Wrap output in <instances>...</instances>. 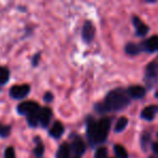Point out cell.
I'll return each instance as SVG.
<instances>
[{
    "label": "cell",
    "mask_w": 158,
    "mask_h": 158,
    "mask_svg": "<svg viewBox=\"0 0 158 158\" xmlns=\"http://www.w3.org/2000/svg\"><path fill=\"white\" fill-rule=\"evenodd\" d=\"M143 49L148 52H154L158 50V36H153L143 42Z\"/></svg>",
    "instance_id": "obj_11"
},
{
    "label": "cell",
    "mask_w": 158,
    "mask_h": 158,
    "mask_svg": "<svg viewBox=\"0 0 158 158\" xmlns=\"http://www.w3.org/2000/svg\"><path fill=\"white\" fill-rule=\"evenodd\" d=\"M145 78L150 86L157 81L158 79V63L156 61H153L146 66L145 70Z\"/></svg>",
    "instance_id": "obj_4"
},
{
    "label": "cell",
    "mask_w": 158,
    "mask_h": 158,
    "mask_svg": "<svg viewBox=\"0 0 158 158\" xmlns=\"http://www.w3.org/2000/svg\"><path fill=\"white\" fill-rule=\"evenodd\" d=\"M70 138H71V148L75 153V155L80 157L86 150L85 143L82 140V138L79 137L77 134H72Z\"/></svg>",
    "instance_id": "obj_5"
},
{
    "label": "cell",
    "mask_w": 158,
    "mask_h": 158,
    "mask_svg": "<svg viewBox=\"0 0 158 158\" xmlns=\"http://www.w3.org/2000/svg\"><path fill=\"white\" fill-rule=\"evenodd\" d=\"M127 124H128V119H127L126 117H121V118H118V120L116 121V124H115V131H116V132L123 131L127 127Z\"/></svg>",
    "instance_id": "obj_20"
},
{
    "label": "cell",
    "mask_w": 158,
    "mask_h": 158,
    "mask_svg": "<svg viewBox=\"0 0 158 158\" xmlns=\"http://www.w3.org/2000/svg\"><path fill=\"white\" fill-rule=\"evenodd\" d=\"M43 97H44V101L45 102H51L53 100V94L51 92H46Z\"/></svg>",
    "instance_id": "obj_24"
},
{
    "label": "cell",
    "mask_w": 158,
    "mask_h": 158,
    "mask_svg": "<svg viewBox=\"0 0 158 158\" xmlns=\"http://www.w3.org/2000/svg\"><path fill=\"white\" fill-rule=\"evenodd\" d=\"M158 112V107L156 105H151L145 107L141 113V117L145 120H152Z\"/></svg>",
    "instance_id": "obj_12"
},
{
    "label": "cell",
    "mask_w": 158,
    "mask_h": 158,
    "mask_svg": "<svg viewBox=\"0 0 158 158\" xmlns=\"http://www.w3.org/2000/svg\"><path fill=\"white\" fill-rule=\"evenodd\" d=\"M39 115H40V112H35V113H32V114H30L27 116V121H28V124H29L30 127H37L38 126V124L40 122Z\"/></svg>",
    "instance_id": "obj_17"
},
{
    "label": "cell",
    "mask_w": 158,
    "mask_h": 158,
    "mask_svg": "<svg viewBox=\"0 0 158 158\" xmlns=\"http://www.w3.org/2000/svg\"><path fill=\"white\" fill-rule=\"evenodd\" d=\"M132 22H133V25H135V32H137V35L139 36H144V35L148 34V27L143 23L140 17L138 16H133L132 19Z\"/></svg>",
    "instance_id": "obj_8"
},
{
    "label": "cell",
    "mask_w": 158,
    "mask_h": 158,
    "mask_svg": "<svg viewBox=\"0 0 158 158\" xmlns=\"http://www.w3.org/2000/svg\"><path fill=\"white\" fill-rule=\"evenodd\" d=\"M95 33H96V29H95V26L94 24L92 23L90 21H86L84 23V26H83V29H82V38L85 42H90L95 37Z\"/></svg>",
    "instance_id": "obj_7"
},
{
    "label": "cell",
    "mask_w": 158,
    "mask_h": 158,
    "mask_svg": "<svg viewBox=\"0 0 158 158\" xmlns=\"http://www.w3.org/2000/svg\"><path fill=\"white\" fill-rule=\"evenodd\" d=\"M111 126V119L108 117L101 118L99 121H95L93 118L87 120V138L92 145L97 143H102L106 140L109 130Z\"/></svg>",
    "instance_id": "obj_2"
},
{
    "label": "cell",
    "mask_w": 158,
    "mask_h": 158,
    "mask_svg": "<svg viewBox=\"0 0 158 158\" xmlns=\"http://www.w3.org/2000/svg\"><path fill=\"white\" fill-rule=\"evenodd\" d=\"M74 158H80V157H79V156H75Z\"/></svg>",
    "instance_id": "obj_27"
},
{
    "label": "cell",
    "mask_w": 158,
    "mask_h": 158,
    "mask_svg": "<svg viewBox=\"0 0 158 158\" xmlns=\"http://www.w3.org/2000/svg\"><path fill=\"white\" fill-rule=\"evenodd\" d=\"M128 92V95L132 99H141L145 95V89L143 87H140V86H133V87H130L128 88L127 90Z\"/></svg>",
    "instance_id": "obj_10"
},
{
    "label": "cell",
    "mask_w": 158,
    "mask_h": 158,
    "mask_svg": "<svg viewBox=\"0 0 158 158\" xmlns=\"http://www.w3.org/2000/svg\"><path fill=\"white\" fill-rule=\"evenodd\" d=\"M29 84H15L10 89V95L13 99H23L29 93Z\"/></svg>",
    "instance_id": "obj_6"
},
{
    "label": "cell",
    "mask_w": 158,
    "mask_h": 158,
    "mask_svg": "<svg viewBox=\"0 0 158 158\" xmlns=\"http://www.w3.org/2000/svg\"><path fill=\"white\" fill-rule=\"evenodd\" d=\"M129 101H130V97L128 95V92L122 88H117L109 92L104 101L96 105V110L99 113L121 111L128 106Z\"/></svg>",
    "instance_id": "obj_1"
},
{
    "label": "cell",
    "mask_w": 158,
    "mask_h": 158,
    "mask_svg": "<svg viewBox=\"0 0 158 158\" xmlns=\"http://www.w3.org/2000/svg\"><path fill=\"white\" fill-rule=\"evenodd\" d=\"M64 126L63 124H61L60 121H55L54 124L52 126V128H51L50 130V135L53 138H55V139H58V138L61 137V134L64 133Z\"/></svg>",
    "instance_id": "obj_13"
},
{
    "label": "cell",
    "mask_w": 158,
    "mask_h": 158,
    "mask_svg": "<svg viewBox=\"0 0 158 158\" xmlns=\"http://www.w3.org/2000/svg\"><path fill=\"white\" fill-rule=\"evenodd\" d=\"M10 131H11L10 126L0 124V137H2V138L8 137V135L10 134Z\"/></svg>",
    "instance_id": "obj_22"
},
{
    "label": "cell",
    "mask_w": 158,
    "mask_h": 158,
    "mask_svg": "<svg viewBox=\"0 0 158 158\" xmlns=\"http://www.w3.org/2000/svg\"><path fill=\"white\" fill-rule=\"evenodd\" d=\"M40 111H41V108H40L39 104L35 101L22 102V103L19 104V106H17V112L21 115H26V116L32 114V113L40 112Z\"/></svg>",
    "instance_id": "obj_3"
},
{
    "label": "cell",
    "mask_w": 158,
    "mask_h": 158,
    "mask_svg": "<svg viewBox=\"0 0 158 158\" xmlns=\"http://www.w3.org/2000/svg\"><path fill=\"white\" fill-rule=\"evenodd\" d=\"M95 158H108V150L106 147H99L95 153Z\"/></svg>",
    "instance_id": "obj_21"
},
{
    "label": "cell",
    "mask_w": 158,
    "mask_h": 158,
    "mask_svg": "<svg viewBox=\"0 0 158 158\" xmlns=\"http://www.w3.org/2000/svg\"><path fill=\"white\" fill-rule=\"evenodd\" d=\"M35 154L37 157H41L44 153V145L43 142L41 141L39 137L35 138Z\"/></svg>",
    "instance_id": "obj_15"
},
{
    "label": "cell",
    "mask_w": 158,
    "mask_h": 158,
    "mask_svg": "<svg viewBox=\"0 0 158 158\" xmlns=\"http://www.w3.org/2000/svg\"><path fill=\"white\" fill-rule=\"evenodd\" d=\"M39 57H40V53H37V54L33 56V59H32V64H33V65H37V64H38Z\"/></svg>",
    "instance_id": "obj_25"
},
{
    "label": "cell",
    "mask_w": 158,
    "mask_h": 158,
    "mask_svg": "<svg viewBox=\"0 0 158 158\" xmlns=\"http://www.w3.org/2000/svg\"><path fill=\"white\" fill-rule=\"evenodd\" d=\"M70 145L68 143H63L57 151L56 158H70Z\"/></svg>",
    "instance_id": "obj_14"
},
{
    "label": "cell",
    "mask_w": 158,
    "mask_h": 158,
    "mask_svg": "<svg viewBox=\"0 0 158 158\" xmlns=\"http://www.w3.org/2000/svg\"><path fill=\"white\" fill-rule=\"evenodd\" d=\"M125 50H126V52L128 53V54L135 55V54H138V53H140V51H141V48H140V46L133 43V42H129V43L126 46Z\"/></svg>",
    "instance_id": "obj_16"
},
{
    "label": "cell",
    "mask_w": 158,
    "mask_h": 158,
    "mask_svg": "<svg viewBox=\"0 0 158 158\" xmlns=\"http://www.w3.org/2000/svg\"><path fill=\"white\" fill-rule=\"evenodd\" d=\"M114 151L117 158H128V153H127L126 148L124 146L117 144V145L114 146Z\"/></svg>",
    "instance_id": "obj_19"
},
{
    "label": "cell",
    "mask_w": 158,
    "mask_h": 158,
    "mask_svg": "<svg viewBox=\"0 0 158 158\" xmlns=\"http://www.w3.org/2000/svg\"><path fill=\"white\" fill-rule=\"evenodd\" d=\"M153 151H154L155 154L158 155V142L157 143H154L153 144Z\"/></svg>",
    "instance_id": "obj_26"
},
{
    "label": "cell",
    "mask_w": 158,
    "mask_h": 158,
    "mask_svg": "<svg viewBox=\"0 0 158 158\" xmlns=\"http://www.w3.org/2000/svg\"><path fill=\"white\" fill-rule=\"evenodd\" d=\"M52 118V110L48 107H43L40 111V115H39V120L40 124L43 127H48L50 124V120Z\"/></svg>",
    "instance_id": "obj_9"
},
{
    "label": "cell",
    "mask_w": 158,
    "mask_h": 158,
    "mask_svg": "<svg viewBox=\"0 0 158 158\" xmlns=\"http://www.w3.org/2000/svg\"><path fill=\"white\" fill-rule=\"evenodd\" d=\"M4 158H15L14 150H13L12 146H9V147H6V150L4 151Z\"/></svg>",
    "instance_id": "obj_23"
},
{
    "label": "cell",
    "mask_w": 158,
    "mask_h": 158,
    "mask_svg": "<svg viewBox=\"0 0 158 158\" xmlns=\"http://www.w3.org/2000/svg\"><path fill=\"white\" fill-rule=\"evenodd\" d=\"M9 76H10V73L6 67L3 66H0V84H4L8 82Z\"/></svg>",
    "instance_id": "obj_18"
}]
</instances>
